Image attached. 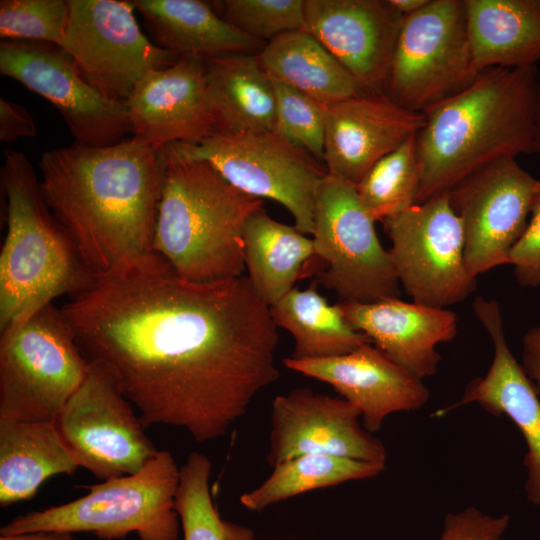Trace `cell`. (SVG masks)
I'll return each instance as SVG.
<instances>
[{
    "instance_id": "cell-19",
    "label": "cell",
    "mask_w": 540,
    "mask_h": 540,
    "mask_svg": "<svg viewBox=\"0 0 540 540\" xmlns=\"http://www.w3.org/2000/svg\"><path fill=\"white\" fill-rule=\"evenodd\" d=\"M132 138L155 150L197 143L214 133L205 80V59L179 58L148 72L125 101Z\"/></svg>"
},
{
    "instance_id": "cell-17",
    "label": "cell",
    "mask_w": 540,
    "mask_h": 540,
    "mask_svg": "<svg viewBox=\"0 0 540 540\" xmlns=\"http://www.w3.org/2000/svg\"><path fill=\"white\" fill-rule=\"evenodd\" d=\"M403 20L389 0H304L303 30L345 67L364 93L384 92Z\"/></svg>"
},
{
    "instance_id": "cell-34",
    "label": "cell",
    "mask_w": 540,
    "mask_h": 540,
    "mask_svg": "<svg viewBox=\"0 0 540 540\" xmlns=\"http://www.w3.org/2000/svg\"><path fill=\"white\" fill-rule=\"evenodd\" d=\"M212 4L227 22L265 43L304 26V0H224Z\"/></svg>"
},
{
    "instance_id": "cell-1",
    "label": "cell",
    "mask_w": 540,
    "mask_h": 540,
    "mask_svg": "<svg viewBox=\"0 0 540 540\" xmlns=\"http://www.w3.org/2000/svg\"><path fill=\"white\" fill-rule=\"evenodd\" d=\"M61 309L145 427L216 440L279 377L277 326L244 275L193 282L168 267L96 277Z\"/></svg>"
},
{
    "instance_id": "cell-3",
    "label": "cell",
    "mask_w": 540,
    "mask_h": 540,
    "mask_svg": "<svg viewBox=\"0 0 540 540\" xmlns=\"http://www.w3.org/2000/svg\"><path fill=\"white\" fill-rule=\"evenodd\" d=\"M539 72L490 68L457 95L430 108L416 134L420 167L417 203L447 192L502 157L534 153Z\"/></svg>"
},
{
    "instance_id": "cell-21",
    "label": "cell",
    "mask_w": 540,
    "mask_h": 540,
    "mask_svg": "<svg viewBox=\"0 0 540 540\" xmlns=\"http://www.w3.org/2000/svg\"><path fill=\"white\" fill-rule=\"evenodd\" d=\"M283 363L333 387L360 411L362 425L370 433L379 431L389 415L418 410L430 397L422 379L371 343L340 356L313 360L287 357Z\"/></svg>"
},
{
    "instance_id": "cell-39",
    "label": "cell",
    "mask_w": 540,
    "mask_h": 540,
    "mask_svg": "<svg viewBox=\"0 0 540 540\" xmlns=\"http://www.w3.org/2000/svg\"><path fill=\"white\" fill-rule=\"evenodd\" d=\"M521 365L540 397V325L530 328L523 336Z\"/></svg>"
},
{
    "instance_id": "cell-6",
    "label": "cell",
    "mask_w": 540,
    "mask_h": 540,
    "mask_svg": "<svg viewBox=\"0 0 540 540\" xmlns=\"http://www.w3.org/2000/svg\"><path fill=\"white\" fill-rule=\"evenodd\" d=\"M179 480L173 455L159 450L133 474L82 486L88 493L78 499L16 516L1 527L0 535L85 532L118 540L136 533L140 540H177Z\"/></svg>"
},
{
    "instance_id": "cell-20",
    "label": "cell",
    "mask_w": 540,
    "mask_h": 540,
    "mask_svg": "<svg viewBox=\"0 0 540 540\" xmlns=\"http://www.w3.org/2000/svg\"><path fill=\"white\" fill-rule=\"evenodd\" d=\"M422 113L386 93H361L326 106L323 163L327 173L357 185L384 156L418 133Z\"/></svg>"
},
{
    "instance_id": "cell-14",
    "label": "cell",
    "mask_w": 540,
    "mask_h": 540,
    "mask_svg": "<svg viewBox=\"0 0 540 540\" xmlns=\"http://www.w3.org/2000/svg\"><path fill=\"white\" fill-rule=\"evenodd\" d=\"M537 183L516 158L502 157L447 191L462 224L466 263L473 276L509 264V254L527 227Z\"/></svg>"
},
{
    "instance_id": "cell-36",
    "label": "cell",
    "mask_w": 540,
    "mask_h": 540,
    "mask_svg": "<svg viewBox=\"0 0 540 540\" xmlns=\"http://www.w3.org/2000/svg\"><path fill=\"white\" fill-rule=\"evenodd\" d=\"M509 264L522 287H540V180L534 193L527 227L509 254Z\"/></svg>"
},
{
    "instance_id": "cell-16",
    "label": "cell",
    "mask_w": 540,
    "mask_h": 540,
    "mask_svg": "<svg viewBox=\"0 0 540 540\" xmlns=\"http://www.w3.org/2000/svg\"><path fill=\"white\" fill-rule=\"evenodd\" d=\"M360 411L342 397L295 388L274 398L267 463L272 468L307 454L385 465L384 444L359 423Z\"/></svg>"
},
{
    "instance_id": "cell-8",
    "label": "cell",
    "mask_w": 540,
    "mask_h": 540,
    "mask_svg": "<svg viewBox=\"0 0 540 540\" xmlns=\"http://www.w3.org/2000/svg\"><path fill=\"white\" fill-rule=\"evenodd\" d=\"M167 146L182 157L207 161L238 190L278 202L298 231L312 235L317 194L328 173L307 151L273 131L216 132L197 143Z\"/></svg>"
},
{
    "instance_id": "cell-41",
    "label": "cell",
    "mask_w": 540,
    "mask_h": 540,
    "mask_svg": "<svg viewBox=\"0 0 540 540\" xmlns=\"http://www.w3.org/2000/svg\"><path fill=\"white\" fill-rule=\"evenodd\" d=\"M391 5L404 17L421 10L429 0H389Z\"/></svg>"
},
{
    "instance_id": "cell-7",
    "label": "cell",
    "mask_w": 540,
    "mask_h": 540,
    "mask_svg": "<svg viewBox=\"0 0 540 540\" xmlns=\"http://www.w3.org/2000/svg\"><path fill=\"white\" fill-rule=\"evenodd\" d=\"M88 366L72 327L53 303L1 330L0 419L55 421Z\"/></svg>"
},
{
    "instance_id": "cell-42",
    "label": "cell",
    "mask_w": 540,
    "mask_h": 540,
    "mask_svg": "<svg viewBox=\"0 0 540 540\" xmlns=\"http://www.w3.org/2000/svg\"><path fill=\"white\" fill-rule=\"evenodd\" d=\"M533 145H534V153H537L540 156V74H539L538 84H537Z\"/></svg>"
},
{
    "instance_id": "cell-15",
    "label": "cell",
    "mask_w": 540,
    "mask_h": 540,
    "mask_svg": "<svg viewBox=\"0 0 540 540\" xmlns=\"http://www.w3.org/2000/svg\"><path fill=\"white\" fill-rule=\"evenodd\" d=\"M0 73L53 104L77 144L108 146L131 133L125 102L107 98L88 84L58 44L2 40Z\"/></svg>"
},
{
    "instance_id": "cell-5",
    "label": "cell",
    "mask_w": 540,
    "mask_h": 540,
    "mask_svg": "<svg viewBox=\"0 0 540 540\" xmlns=\"http://www.w3.org/2000/svg\"><path fill=\"white\" fill-rule=\"evenodd\" d=\"M1 189L7 232L0 253V330L64 294L88 288L96 277L80 259L50 209L29 159L4 150Z\"/></svg>"
},
{
    "instance_id": "cell-11",
    "label": "cell",
    "mask_w": 540,
    "mask_h": 540,
    "mask_svg": "<svg viewBox=\"0 0 540 540\" xmlns=\"http://www.w3.org/2000/svg\"><path fill=\"white\" fill-rule=\"evenodd\" d=\"M399 285L413 302L448 308L476 290L467 266L462 224L447 192L382 222Z\"/></svg>"
},
{
    "instance_id": "cell-38",
    "label": "cell",
    "mask_w": 540,
    "mask_h": 540,
    "mask_svg": "<svg viewBox=\"0 0 540 540\" xmlns=\"http://www.w3.org/2000/svg\"><path fill=\"white\" fill-rule=\"evenodd\" d=\"M36 123L27 109L18 103L0 99V141L11 143L20 137H34Z\"/></svg>"
},
{
    "instance_id": "cell-28",
    "label": "cell",
    "mask_w": 540,
    "mask_h": 540,
    "mask_svg": "<svg viewBox=\"0 0 540 540\" xmlns=\"http://www.w3.org/2000/svg\"><path fill=\"white\" fill-rule=\"evenodd\" d=\"M257 56L271 79L325 106L364 93L345 67L303 29L277 36Z\"/></svg>"
},
{
    "instance_id": "cell-26",
    "label": "cell",
    "mask_w": 540,
    "mask_h": 540,
    "mask_svg": "<svg viewBox=\"0 0 540 540\" xmlns=\"http://www.w3.org/2000/svg\"><path fill=\"white\" fill-rule=\"evenodd\" d=\"M205 80L216 132L274 131L275 93L257 55L205 59Z\"/></svg>"
},
{
    "instance_id": "cell-32",
    "label": "cell",
    "mask_w": 540,
    "mask_h": 540,
    "mask_svg": "<svg viewBox=\"0 0 540 540\" xmlns=\"http://www.w3.org/2000/svg\"><path fill=\"white\" fill-rule=\"evenodd\" d=\"M419 188L416 134L380 159L356 185L360 200L375 222L415 205Z\"/></svg>"
},
{
    "instance_id": "cell-30",
    "label": "cell",
    "mask_w": 540,
    "mask_h": 540,
    "mask_svg": "<svg viewBox=\"0 0 540 540\" xmlns=\"http://www.w3.org/2000/svg\"><path fill=\"white\" fill-rule=\"evenodd\" d=\"M385 465L355 459L307 454L273 467L271 474L256 488L240 496L241 505L261 512L269 506L299 494L332 487L352 480L378 476Z\"/></svg>"
},
{
    "instance_id": "cell-25",
    "label": "cell",
    "mask_w": 540,
    "mask_h": 540,
    "mask_svg": "<svg viewBox=\"0 0 540 540\" xmlns=\"http://www.w3.org/2000/svg\"><path fill=\"white\" fill-rule=\"evenodd\" d=\"M78 468L56 421L0 419L1 507L33 498L50 477Z\"/></svg>"
},
{
    "instance_id": "cell-23",
    "label": "cell",
    "mask_w": 540,
    "mask_h": 540,
    "mask_svg": "<svg viewBox=\"0 0 540 540\" xmlns=\"http://www.w3.org/2000/svg\"><path fill=\"white\" fill-rule=\"evenodd\" d=\"M151 41L181 58L210 59L259 54L265 42L252 38L223 19L213 5L200 0H132Z\"/></svg>"
},
{
    "instance_id": "cell-27",
    "label": "cell",
    "mask_w": 540,
    "mask_h": 540,
    "mask_svg": "<svg viewBox=\"0 0 540 540\" xmlns=\"http://www.w3.org/2000/svg\"><path fill=\"white\" fill-rule=\"evenodd\" d=\"M243 241L247 278L269 307L294 288L303 267L315 256L312 239L273 219L263 207L248 217Z\"/></svg>"
},
{
    "instance_id": "cell-43",
    "label": "cell",
    "mask_w": 540,
    "mask_h": 540,
    "mask_svg": "<svg viewBox=\"0 0 540 540\" xmlns=\"http://www.w3.org/2000/svg\"><path fill=\"white\" fill-rule=\"evenodd\" d=\"M499 540H506V539H504V538L502 537V538H501V539H499Z\"/></svg>"
},
{
    "instance_id": "cell-4",
    "label": "cell",
    "mask_w": 540,
    "mask_h": 540,
    "mask_svg": "<svg viewBox=\"0 0 540 540\" xmlns=\"http://www.w3.org/2000/svg\"><path fill=\"white\" fill-rule=\"evenodd\" d=\"M161 151L154 251L188 281L242 276L244 226L263 201L235 188L207 161L182 157L168 146Z\"/></svg>"
},
{
    "instance_id": "cell-37",
    "label": "cell",
    "mask_w": 540,
    "mask_h": 540,
    "mask_svg": "<svg viewBox=\"0 0 540 540\" xmlns=\"http://www.w3.org/2000/svg\"><path fill=\"white\" fill-rule=\"evenodd\" d=\"M509 523L507 514L492 516L469 506L445 516L439 540H499Z\"/></svg>"
},
{
    "instance_id": "cell-35",
    "label": "cell",
    "mask_w": 540,
    "mask_h": 540,
    "mask_svg": "<svg viewBox=\"0 0 540 540\" xmlns=\"http://www.w3.org/2000/svg\"><path fill=\"white\" fill-rule=\"evenodd\" d=\"M69 16L68 0H1L0 37L61 45Z\"/></svg>"
},
{
    "instance_id": "cell-13",
    "label": "cell",
    "mask_w": 540,
    "mask_h": 540,
    "mask_svg": "<svg viewBox=\"0 0 540 540\" xmlns=\"http://www.w3.org/2000/svg\"><path fill=\"white\" fill-rule=\"evenodd\" d=\"M68 1L69 22L60 46L83 79L105 97L125 102L148 72L179 59L142 33L130 1Z\"/></svg>"
},
{
    "instance_id": "cell-33",
    "label": "cell",
    "mask_w": 540,
    "mask_h": 540,
    "mask_svg": "<svg viewBox=\"0 0 540 540\" xmlns=\"http://www.w3.org/2000/svg\"><path fill=\"white\" fill-rule=\"evenodd\" d=\"M276 134L323 162L326 106L293 87L271 79Z\"/></svg>"
},
{
    "instance_id": "cell-10",
    "label": "cell",
    "mask_w": 540,
    "mask_h": 540,
    "mask_svg": "<svg viewBox=\"0 0 540 540\" xmlns=\"http://www.w3.org/2000/svg\"><path fill=\"white\" fill-rule=\"evenodd\" d=\"M315 256L326 264L319 281L339 302L372 303L399 298L389 250L381 245L356 186L327 175L315 203Z\"/></svg>"
},
{
    "instance_id": "cell-12",
    "label": "cell",
    "mask_w": 540,
    "mask_h": 540,
    "mask_svg": "<svg viewBox=\"0 0 540 540\" xmlns=\"http://www.w3.org/2000/svg\"><path fill=\"white\" fill-rule=\"evenodd\" d=\"M135 410L111 370L89 360L55 421L79 467L105 481L139 471L159 451Z\"/></svg>"
},
{
    "instance_id": "cell-31",
    "label": "cell",
    "mask_w": 540,
    "mask_h": 540,
    "mask_svg": "<svg viewBox=\"0 0 540 540\" xmlns=\"http://www.w3.org/2000/svg\"><path fill=\"white\" fill-rule=\"evenodd\" d=\"M212 463L200 452L188 455L180 467L175 509L184 540H255L245 525L223 519L210 492Z\"/></svg>"
},
{
    "instance_id": "cell-29",
    "label": "cell",
    "mask_w": 540,
    "mask_h": 540,
    "mask_svg": "<svg viewBox=\"0 0 540 540\" xmlns=\"http://www.w3.org/2000/svg\"><path fill=\"white\" fill-rule=\"evenodd\" d=\"M269 309L275 325L286 329L295 340L292 359L340 356L371 343L347 321L338 303H328L315 283L303 290L293 288Z\"/></svg>"
},
{
    "instance_id": "cell-40",
    "label": "cell",
    "mask_w": 540,
    "mask_h": 540,
    "mask_svg": "<svg viewBox=\"0 0 540 540\" xmlns=\"http://www.w3.org/2000/svg\"><path fill=\"white\" fill-rule=\"evenodd\" d=\"M0 540H74V538L70 533L41 531L0 535Z\"/></svg>"
},
{
    "instance_id": "cell-22",
    "label": "cell",
    "mask_w": 540,
    "mask_h": 540,
    "mask_svg": "<svg viewBox=\"0 0 540 540\" xmlns=\"http://www.w3.org/2000/svg\"><path fill=\"white\" fill-rule=\"evenodd\" d=\"M347 321L369 337L391 360L424 380L441 361L437 346L457 335L458 317L437 308L399 298L372 303L338 302Z\"/></svg>"
},
{
    "instance_id": "cell-18",
    "label": "cell",
    "mask_w": 540,
    "mask_h": 540,
    "mask_svg": "<svg viewBox=\"0 0 540 540\" xmlns=\"http://www.w3.org/2000/svg\"><path fill=\"white\" fill-rule=\"evenodd\" d=\"M472 307L493 345L491 365L484 376L469 382L457 402L438 409L433 416L442 417L457 408L476 403L494 416L508 417L519 429L527 446L524 457L527 499L540 506V397L508 346L498 302L477 296Z\"/></svg>"
},
{
    "instance_id": "cell-24",
    "label": "cell",
    "mask_w": 540,
    "mask_h": 540,
    "mask_svg": "<svg viewBox=\"0 0 540 540\" xmlns=\"http://www.w3.org/2000/svg\"><path fill=\"white\" fill-rule=\"evenodd\" d=\"M473 65L527 68L540 61V0H465Z\"/></svg>"
},
{
    "instance_id": "cell-2",
    "label": "cell",
    "mask_w": 540,
    "mask_h": 540,
    "mask_svg": "<svg viewBox=\"0 0 540 540\" xmlns=\"http://www.w3.org/2000/svg\"><path fill=\"white\" fill-rule=\"evenodd\" d=\"M40 182L54 216L95 277L159 271L154 251L164 158L134 138L44 152Z\"/></svg>"
},
{
    "instance_id": "cell-9",
    "label": "cell",
    "mask_w": 540,
    "mask_h": 540,
    "mask_svg": "<svg viewBox=\"0 0 540 540\" xmlns=\"http://www.w3.org/2000/svg\"><path fill=\"white\" fill-rule=\"evenodd\" d=\"M480 74L473 65L465 0H429L404 17L384 93L423 114L462 92Z\"/></svg>"
}]
</instances>
